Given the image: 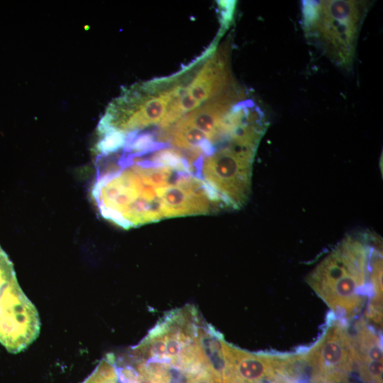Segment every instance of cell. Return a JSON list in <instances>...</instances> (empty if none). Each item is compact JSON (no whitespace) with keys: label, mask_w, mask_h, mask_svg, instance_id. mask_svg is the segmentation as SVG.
I'll use <instances>...</instances> for the list:
<instances>
[{"label":"cell","mask_w":383,"mask_h":383,"mask_svg":"<svg viewBox=\"0 0 383 383\" xmlns=\"http://www.w3.org/2000/svg\"><path fill=\"white\" fill-rule=\"evenodd\" d=\"M83 383H121L116 374L113 354H107Z\"/></svg>","instance_id":"52a82bcc"},{"label":"cell","mask_w":383,"mask_h":383,"mask_svg":"<svg viewBox=\"0 0 383 383\" xmlns=\"http://www.w3.org/2000/svg\"><path fill=\"white\" fill-rule=\"evenodd\" d=\"M367 10V4L362 1H304L302 21L306 37L336 65L348 68Z\"/></svg>","instance_id":"7a4b0ae2"},{"label":"cell","mask_w":383,"mask_h":383,"mask_svg":"<svg viewBox=\"0 0 383 383\" xmlns=\"http://www.w3.org/2000/svg\"><path fill=\"white\" fill-rule=\"evenodd\" d=\"M222 383H270L279 372L286 355L252 353L220 339Z\"/></svg>","instance_id":"5b68a950"},{"label":"cell","mask_w":383,"mask_h":383,"mask_svg":"<svg viewBox=\"0 0 383 383\" xmlns=\"http://www.w3.org/2000/svg\"><path fill=\"white\" fill-rule=\"evenodd\" d=\"M355 354V374L360 383H382V346L379 334L365 320L350 328Z\"/></svg>","instance_id":"8992f818"},{"label":"cell","mask_w":383,"mask_h":383,"mask_svg":"<svg viewBox=\"0 0 383 383\" xmlns=\"http://www.w3.org/2000/svg\"><path fill=\"white\" fill-rule=\"evenodd\" d=\"M321 337L301 352L310 383H360L355 374V354L346 321L329 318Z\"/></svg>","instance_id":"277c9868"},{"label":"cell","mask_w":383,"mask_h":383,"mask_svg":"<svg viewBox=\"0 0 383 383\" xmlns=\"http://www.w3.org/2000/svg\"><path fill=\"white\" fill-rule=\"evenodd\" d=\"M382 240L370 231L345 236L306 277L333 317L354 318L370 300L382 294Z\"/></svg>","instance_id":"6da1fadb"},{"label":"cell","mask_w":383,"mask_h":383,"mask_svg":"<svg viewBox=\"0 0 383 383\" xmlns=\"http://www.w3.org/2000/svg\"><path fill=\"white\" fill-rule=\"evenodd\" d=\"M38 311L21 288L13 265L0 245V343L11 353L26 350L39 336Z\"/></svg>","instance_id":"3957f363"},{"label":"cell","mask_w":383,"mask_h":383,"mask_svg":"<svg viewBox=\"0 0 383 383\" xmlns=\"http://www.w3.org/2000/svg\"><path fill=\"white\" fill-rule=\"evenodd\" d=\"M187 383H222L221 374L209 365L198 374L187 377Z\"/></svg>","instance_id":"ba28073f"}]
</instances>
